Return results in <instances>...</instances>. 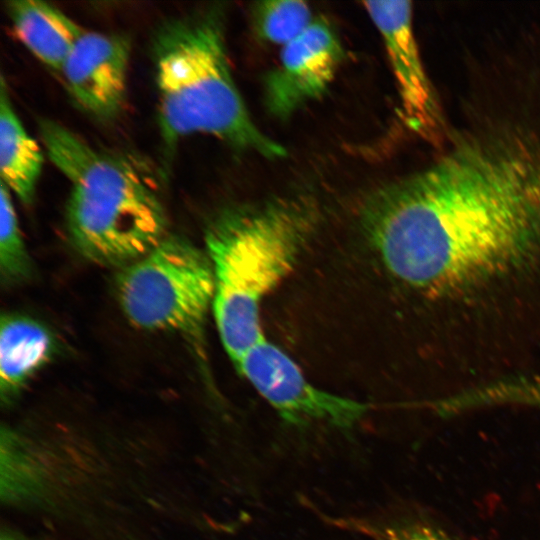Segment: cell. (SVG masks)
Returning <instances> with one entry per match:
<instances>
[{"label": "cell", "instance_id": "16", "mask_svg": "<svg viewBox=\"0 0 540 540\" xmlns=\"http://www.w3.org/2000/svg\"><path fill=\"white\" fill-rule=\"evenodd\" d=\"M1 540H17L13 537H9V536H2V539Z\"/></svg>", "mask_w": 540, "mask_h": 540}, {"label": "cell", "instance_id": "5", "mask_svg": "<svg viewBox=\"0 0 540 540\" xmlns=\"http://www.w3.org/2000/svg\"><path fill=\"white\" fill-rule=\"evenodd\" d=\"M115 289L133 326L177 332L201 344L215 291L205 249L168 234L144 256L119 269Z\"/></svg>", "mask_w": 540, "mask_h": 540}, {"label": "cell", "instance_id": "3", "mask_svg": "<svg viewBox=\"0 0 540 540\" xmlns=\"http://www.w3.org/2000/svg\"><path fill=\"white\" fill-rule=\"evenodd\" d=\"M301 195L225 209L208 224L205 250L213 267L212 312L234 366L264 337L260 305L295 268L318 224Z\"/></svg>", "mask_w": 540, "mask_h": 540}, {"label": "cell", "instance_id": "12", "mask_svg": "<svg viewBox=\"0 0 540 540\" xmlns=\"http://www.w3.org/2000/svg\"><path fill=\"white\" fill-rule=\"evenodd\" d=\"M41 148L16 114L4 78L0 89V177L21 203L33 202L42 171Z\"/></svg>", "mask_w": 540, "mask_h": 540}, {"label": "cell", "instance_id": "14", "mask_svg": "<svg viewBox=\"0 0 540 540\" xmlns=\"http://www.w3.org/2000/svg\"><path fill=\"white\" fill-rule=\"evenodd\" d=\"M251 19L259 39L281 47L299 37L314 21L310 7L299 0L257 2Z\"/></svg>", "mask_w": 540, "mask_h": 540}, {"label": "cell", "instance_id": "7", "mask_svg": "<svg viewBox=\"0 0 540 540\" xmlns=\"http://www.w3.org/2000/svg\"><path fill=\"white\" fill-rule=\"evenodd\" d=\"M337 34L324 19L313 23L282 47L279 64L264 80V102L275 117L285 119L321 97L344 59Z\"/></svg>", "mask_w": 540, "mask_h": 540}, {"label": "cell", "instance_id": "10", "mask_svg": "<svg viewBox=\"0 0 540 540\" xmlns=\"http://www.w3.org/2000/svg\"><path fill=\"white\" fill-rule=\"evenodd\" d=\"M56 342L41 322L26 315L6 313L0 321V392L11 401L53 357Z\"/></svg>", "mask_w": 540, "mask_h": 540}, {"label": "cell", "instance_id": "8", "mask_svg": "<svg viewBox=\"0 0 540 540\" xmlns=\"http://www.w3.org/2000/svg\"><path fill=\"white\" fill-rule=\"evenodd\" d=\"M363 5L384 42L403 119L416 133L433 140L441 127L440 110L414 36L411 3L365 1Z\"/></svg>", "mask_w": 540, "mask_h": 540}, {"label": "cell", "instance_id": "4", "mask_svg": "<svg viewBox=\"0 0 540 540\" xmlns=\"http://www.w3.org/2000/svg\"><path fill=\"white\" fill-rule=\"evenodd\" d=\"M38 126L51 162L70 184L66 228L82 257L121 269L169 234L155 186L132 162L94 148L57 121L41 119Z\"/></svg>", "mask_w": 540, "mask_h": 540}, {"label": "cell", "instance_id": "6", "mask_svg": "<svg viewBox=\"0 0 540 540\" xmlns=\"http://www.w3.org/2000/svg\"><path fill=\"white\" fill-rule=\"evenodd\" d=\"M235 368L287 424L304 427L326 424L348 431L369 411V405L317 388L299 366L262 337Z\"/></svg>", "mask_w": 540, "mask_h": 540}, {"label": "cell", "instance_id": "13", "mask_svg": "<svg viewBox=\"0 0 540 540\" xmlns=\"http://www.w3.org/2000/svg\"><path fill=\"white\" fill-rule=\"evenodd\" d=\"M328 524L370 540H460L437 523L416 516L386 520L356 516H330L319 513Z\"/></svg>", "mask_w": 540, "mask_h": 540}, {"label": "cell", "instance_id": "9", "mask_svg": "<svg viewBox=\"0 0 540 540\" xmlns=\"http://www.w3.org/2000/svg\"><path fill=\"white\" fill-rule=\"evenodd\" d=\"M130 52L125 34L84 30L76 40L60 74L73 99L91 116L111 120L121 111Z\"/></svg>", "mask_w": 540, "mask_h": 540}, {"label": "cell", "instance_id": "11", "mask_svg": "<svg viewBox=\"0 0 540 540\" xmlns=\"http://www.w3.org/2000/svg\"><path fill=\"white\" fill-rule=\"evenodd\" d=\"M6 10L23 45L43 64L60 73L84 29L63 11L39 0H10Z\"/></svg>", "mask_w": 540, "mask_h": 540}, {"label": "cell", "instance_id": "15", "mask_svg": "<svg viewBox=\"0 0 540 540\" xmlns=\"http://www.w3.org/2000/svg\"><path fill=\"white\" fill-rule=\"evenodd\" d=\"M32 259L26 248L11 191L0 185V275L7 286L17 285L31 278Z\"/></svg>", "mask_w": 540, "mask_h": 540}, {"label": "cell", "instance_id": "1", "mask_svg": "<svg viewBox=\"0 0 540 540\" xmlns=\"http://www.w3.org/2000/svg\"><path fill=\"white\" fill-rule=\"evenodd\" d=\"M385 271L424 309L441 376L490 377L540 349V168L464 143L365 199Z\"/></svg>", "mask_w": 540, "mask_h": 540}, {"label": "cell", "instance_id": "2", "mask_svg": "<svg viewBox=\"0 0 540 540\" xmlns=\"http://www.w3.org/2000/svg\"><path fill=\"white\" fill-rule=\"evenodd\" d=\"M217 5L160 24L152 39L158 122L167 148L193 134L276 159L285 148L251 118L235 84Z\"/></svg>", "mask_w": 540, "mask_h": 540}]
</instances>
